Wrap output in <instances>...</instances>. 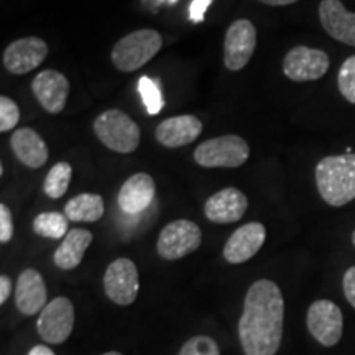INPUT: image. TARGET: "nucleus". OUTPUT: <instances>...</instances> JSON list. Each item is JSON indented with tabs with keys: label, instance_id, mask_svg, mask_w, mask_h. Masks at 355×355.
Returning <instances> with one entry per match:
<instances>
[{
	"label": "nucleus",
	"instance_id": "nucleus-1",
	"mask_svg": "<svg viewBox=\"0 0 355 355\" xmlns=\"http://www.w3.org/2000/svg\"><path fill=\"white\" fill-rule=\"evenodd\" d=\"M285 322V301L282 290L272 279H257L248 288L239 339L245 355H275L279 350Z\"/></svg>",
	"mask_w": 355,
	"mask_h": 355
},
{
	"label": "nucleus",
	"instance_id": "nucleus-2",
	"mask_svg": "<svg viewBox=\"0 0 355 355\" xmlns=\"http://www.w3.org/2000/svg\"><path fill=\"white\" fill-rule=\"evenodd\" d=\"M319 196L332 207L355 199V153L324 157L316 166Z\"/></svg>",
	"mask_w": 355,
	"mask_h": 355
},
{
	"label": "nucleus",
	"instance_id": "nucleus-3",
	"mask_svg": "<svg viewBox=\"0 0 355 355\" xmlns=\"http://www.w3.org/2000/svg\"><path fill=\"white\" fill-rule=\"evenodd\" d=\"M162 46L163 38L157 30L141 28L119 40L110 53V60L119 71L132 73L152 61Z\"/></svg>",
	"mask_w": 355,
	"mask_h": 355
},
{
	"label": "nucleus",
	"instance_id": "nucleus-4",
	"mask_svg": "<svg viewBox=\"0 0 355 355\" xmlns=\"http://www.w3.org/2000/svg\"><path fill=\"white\" fill-rule=\"evenodd\" d=\"M94 133L101 144L115 153H133L140 145V127L119 109L99 114L94 121Z\"/></svg>",
	"mask_w": 355,
	"mask_h": 355
},
{
	"label": "nucleus",
	"instance_id": "nucleus-5",
	"mask_svg": "<svg viewBox=\"0 0 355 355\" xmlns=\"http://www.w3.org/2000/svg\"><path fill=\"white\" fill-rule=\"evenodd\" d=\"M250 157V146L242 137L224 135L202 141L194 150V162L202 168H239Z\"/></svg>",
	"mask_w": 355,
	"mask_h": 355
},
{
	"label": "nucleus",
	"instance_id": "nucleus-6",
	"mask_svg": "<svg viewBox=\"0 0 355 355\" xmlns=\"http://www.w3.org/2000/svg\"><path fill=\"white\" fill-rule=\"evenodd\" d=\"M202 243L198 224L188 219H178L163 227L157 242V252L165 260H180L196 252Z\"/></svg>",
	"mask_w": 355,
	"mask_h": 355
},
{
	"label": "nucleus",
	"instance_id": "nucleus-7",
	"mask_svg": "<svg viewBox=\"0 0 355 355\" xmlns=\"http://www.w3.org/2000/svg\"><path fill=\"white\" fill-rule=\"evenodd\" d=\"M74 327V306L66 296H58L40 313L37 331L46 344H63Z\"/></svg>",
	"mask_w": 355,
	"mask_h": 355
},
{
	"label": "nucleus",
	"instance_id": "nucleus-8",
	"mask_svg": "<svg viewBox=\"0 0 355 355\" xmlns=\"http://www.w3.org/2000/svg\"><path fill=\"white\" fill-rule=\"evenodd\" d=\"M306 324L309 334L324 347H332L343 337V311L329 300H318L309 306Z\"/></svg>",
	"mask_w": 355,
	"mask_h": 355
},
{
	"label": "nucleus",
	"instance_id": "nucleus-9",
	"mask_svg": "<svg viewBox=\"0 0 355 355\" xmlns=\"http://www.w3.org/2000/svg\"><path fill=\"white\" fill-rule=\"evenodd\" d=\"M140 290V278L137 265L130 259L114 260L104 273V291L112 303L130 306Z\"/></svg>",
	"mask_w": 355,
	"mask_h": 355
},
{
	"label": "nucleus",
	"instance_id": "nucleus-10",
	"mask_svg": "<svg viewBox=\"0 0 355 355\" xmlns=\"http://www.w3.org/2000/svg\"><path fill=\"white\" fill-rule=\"evenodd\" d=\"M331 61L326 51L309 46H295L283 60V74L295 83L318 81L329 71Z\"/></svg>",
	"mask_w": 355,
	"mask_h": 355
},
{
	"label": "nucleus",
	"instance_id": "nucleus-11",
	"mask_svg": "<svg viewBox=\"0 0 355 355\" xmlns=\"http://www.w3.org/2000/svg\"><path fill=\"white\" fill-rule=\"evenodd\" d=\"M257 48V28L250 20H235L224 38V64L229 71H241L252 60Z\"/></svg>",
	"mask_w": 355,
	"mask_h": 355
},
{
	"label": "nucleus",
	"instance_id": "nucleus-12",
	"mask_svg": "<svg viewBox=\"0 0 355 355\" xmlns=\"http://www.w3.org/2000/svg\"><path fill=\"white\" fill-rule=\"evenodd\" d=\"M48 56V44L43 38L40 37H25L8 44L3 51L2 61L3 68L10 74H21L30 73L37 69L40 64L46 60Z\"/></svg>",
	"mask_w": 355,
	"mask_h": 355
},
{
	"label": "nucleus",
	"instance_id": "nucleus-13",
	"mask_svg": "<svg viewBox=\"0 0 355 355\" xmlns=\"http://www.w3.org/2000/svg\"><path fill=\"white\" fill-rule=\"evenodd\" d=\"M32 92L48 114H60L68 102L69 81L60 71L44 69L35 76Z\"/></svg>",
	"mask_w": 355,
	"mask_h": 355
},
{
	"label": "nucleus",
	"instance_id": "nucleus-14",
	"mask_svg": "<svg viewBox=\"0 0 355 355\" xmlns=\"http://www.w3.org/2000/svg\"><path fill=\"white\" fill-rule=\"evenodd\" d=\"M266 239V229L260 222H248L239 227L225 242L222 255L232 265L243 263L259 254Z\"/></svg>",
	"mask_w": 355,
	"mask_h": 355
},
{
	"label": "nucleus",
	"instance_id": "nucleus-15",
	"mask_svg": "<svg viewBox=\"0 0 355 355\" xmlns=\"http://www.w3.org/2000/svg\"><path fill=\"white\" fill-rule=\"evenodd\" d=\"M248 199L241 189L225 188L217 191L204 204V214L214 224H232L247 212Z\"/></svg>",
	"mask_w": 355,
	"mask_h": 355
},
{
	"label": "nucleus",
	"instance_id": "nucleus-16",
	"mask_svg": "<svg viewBox=\"0 0 355 355\" xmlns=\"http://www.w3.org/2000/svg\"><path fill=\"white\" fill-rule=\"evenodd\" d=\"M319 20L329 37L355 46V13L349 12L340 0H322L319 3Z\"/></svg>",
	"mask_w": 355,
	"mask_h": 355
},
{
	"label": "nucleus",
	"instance_id": "nucleus-17",
	"mask_svg": "<svg viewBox=\"0 0 355 355\" xmlns=\"http://www.w3.org/2000/svg\"><path fill=\"white\" fill-rule=\"evenodd\" d=\"M48 290L42 273L35 268H26L19 275L15 288L17 309L25 316L42 313L46 306Z\"/></svg>",
	"mask_w": 355,
	"mask_h": 355
},
{
	"label": "nucleus",
	"instance_id": "nucleus-18",
	"mask_svg": "<svg viewBox=\"0 0 355 355\" xmlns=\"http://www.w3.org/2000/svg\"><path fill=\"white\" fill-rule=\"evenodd\" d=\"M202 122L194 115H176L165 119L155 130V139L166 148H180L193 144L201 135Z\"/></svg>",
	"mask_w": 355,
	"mask_h": 355
},
{
	"label": "nucleus",
	"instance_id": "nucleus-19",
	"mask_svg": "<svg viewBox=\"0 0 355 355\" xmlns=\"http://www.w3.org/2000/svg\"><path fill=\"white\" fill-rule=\"evenodd\" d=\"M155 199V181L146 173H137L125 180L119 191V207L127 214H140Z\"/></svg>",
	"mask_w": 355,
	"mask_h": 355
},
{
	"label": "nucleus",
	"instance_id": "nucleus-20",
	"mask_svg": "<svg viewBox=\"0 0 355 355\" xmlns=\"http://www.w3.org/2000/svg\"><path fill=\"white\" fill-rule=\"evenodd\" d=\"M10 148L21 165L32 170H38L46 165L48 157H50L46 141L30 127H21L12 133Z\"/></svg>",
	"mask_w": 355,
	"mask_h": 355
},
{
	"label": "nucleus",
	"instance_id": "nucleus-21",
	"mask_svg": "<svg viewBox=\"0 0 355 355\" xmlns=\"http://www.w3.org/2000/svg\"><path fill=\"white\" fill-rule=\"evenodd\" d=\"M92 243V234L86 229H73L63 239L61 245L56 248L55 265L60 270L69 272V270L78 268L84 259V254Z\"/></svg>",
	"mask_w": 355,
	"mask_h": 355
},
{
	"label": "nucleus",
	"instance_id": "nucleus-22",
	"mask_svg": "<svg viewBox=\"0 0 355 355\" xmlns=\"http://www.w3.org/2000/svg\"><path fill=\"white\" fill-rule=\"evenodd\" d=\"M104 211V199L94 193L78 194L64 206V216L73 222H97Z\"/></svg>",
	"mask_w": 355,
	"mask_h": 355
},
{
	"label": "nucleus",
	"instance_id": "nucleus-23",
	"mask_svg": "<svg viewBox=\"0 0 355 355\" xmlns=\"http://www.w3.org/2000/svg\"><path fill=\"white\" fill-rule=\"evenodd\" d=\"M33 230L40 237L64 239L69 232V219L61 212H42L35 217Z\"/></svg>",
	"mask_w": 355,
	"mask_h": 355
},
{
	"label": "nucleus",
	"instance_id": "nucleus-24",
	"mask_svg": "<svg viewBox=\"0 0 355 355\" xmlns=\"http://www.w3.org/2000/svg\"><path fill=\"white\" fill-rule=\"evenodd\" d=\"M71 178H73V166L66 162L56 163L44 178L43 191L51 199L63 198L68 193Z\"/></svg>",
	"mask_w": 355,
	"mask_h": 355
},
{
	"label": "nucleus",
	"instance_id": "nucleus-25",
	"mask_svg": "<svg viewBox=\"0 0 355 355\" xmlns=\"http://www.w3.org/2000/svg\"><path fill=\"white\" fill-rule=\"evenodd\" d=\"M139 92L148 115H158L162 112L163 105H165V101H163L162 89H159V84L157 79H152L148 76L140 78Z\"/></svg>",
	"mask_w": 355,
	"mask_h": 355
},
{
	"label": "nucleus",
	"instance_id": "nucleus-26",
	"mask_svg": "<svg viewBox=\"0 0 355 355\" xmlns=\"http://www.w3.org/2000/svg\"><path fill=\"white\" fill-rule=\"evenodd\" d=\"M337 86L340 94L350 104H355V55L349 56L337 74Z\"/></svg>",
	"mask_w": 355,
	"mask_h": 355
},
{
	"label": "nucleus",
	"instance_id": "nucleus-27",
	"mask_svg": "<svg viewBox=\"0 0 355 355\" xmlns=\"http://www.w3.org/2000/svg\"><path fill=\"white\" fill-rule=\"evenodd\" d=\"M178 355H220V350L212 337L194 336L186 340Z\"/></svg>",
	"mask_w": 355,
	"mask_h": 355
},
{
	"label": "nucleus",
	"instance_id": "nucleus-28",
	"mask_svg": "<svg viewBox=\"0 0 355 355\" xmlns=\"http://www.w3.org/2000/svg\"><path fill=\"white\" fill-rule=\"evenodd\" d=\"M20 122V109L10 97H0V132H10Z\"/></svg>",
	"mask_w": 355,
	"mask_h": 355
},
{
	"label": "nucleus",
	"instance_id": "nucleus-29",
	"mask_svg": "<svg viewBox=\"0 0 355 355\" xmlns=\"http://www.w3.org/2000/svg\"><path fill=\"white\" fill-rule=\"evenodd\" d=\"M13 235V219L12 212L6 204H0V242H10Z\"/></svg>",
	"mask_w": 355,
	"mask_h": 355
},
{
	"label": "nucleus",
	"instance_id": "nucleus-30",
	"mask_svg": "<svg viewBox=\"0 0 355 355\" xmlns=\"http://www.w3.org/2000/svg\"><path fill=\"white\" fill-rule=\"evenodd\" d=\"M212 2L214 0H193L189 6V20L194 21V24H201Z\"/></svg>",
	"mask_w": 355,
	"mask_h": 355
},
{
	"label": "nucleus",
	"instance_id": "nucleus-31",
	"mask_svg": "<svg viewBox=\"0 0 355 355\" xmlns=\"http://www.w3.org/2000/svg\"><path fill=\"white\" fill-rule=\"evenodd\" d=\"M343 286H344L345 300L352 304V308H355V265L350 266L347 272H345Z\"/></svg>",
	"mask_w": 355,
	"mask_h": 355
},
{
	"label": "nucleus",
	"instance_id": "nucleus-32",
	"mask_svg": "<svg viewBox=\"0 0 355 355\" xmlns=\"http://www.w3.org/2000/svg\"><path fill=\"white\" fill-rule=\"evenodd\" d=\"M12 293V279L7 275L0 277V304H3L8 300Z\"/></svg>",
	"mask_w": 355,
	"mask_h": 355
},
{
	"label": "nucleus",
	"instance_id": "nucleus-33",
	"mask_svg": "<svg viewBox=\"0 0 355 355\" xmlns=\"http://www.w3.org/2000/svg\"><path fill=\"white\" fill-rule=\"evenodd\" d=\"M259 2L270 7H285V6H291V3H296L298 0H259Z\"/></svg>",
	"mask_w": 355,
	"mask_h": 355
},
{
	"label": "nucleus",
	"instance_id": "nucleus-34",
	"mask_svg": "<svg viewBox=\"0 0 355 355\" xmlns=\"http://www.w3.org/2000/svg\"><path fill=\"white\" fill-rule=\"evenodd\" d=\"M28 355H56L55 352L50 347H46V345H35V347L30 350Z\"/></svg>",
	"mask_w": 355,
	"mask_h": 355
},
{
	"label": "nucleus",
	"instance_id": "nucleus-35",
	"mask_svg": "<svg viewBox=\"0 0 355 355\" xmlns=\"http://www.w3.org/2000/svg\"><path fill=\"white\" fill-rule=\"evenodd\" d=\"M158 2H166V3H170V6H173V3H176L178 0H158Z\"/></svg>",
	"mask_w": 355,
	"mask_h": 355
},
{
	"label": "nucleus",
	"instance_id": "nucleus-36",
	"mask_svg": "<svg viewBox=\"0 0 355 355\" xmlns=\"http://www.w3.org/2000/svg\"><path fill=\"white\" fill-rule=\"evenodd\" d=\"M102 355H122L121 352H115V350H110V352H105V354H102Z\"/></svg>",
	"mask_w": 355,
	"mask_h": 355
},
{
	"label": "nucleus",
	"instance_id": "nucleus-37",
	"mask_svg": "<svg viewBox=\"0 0 355 355\" xmlns=\"http://www.w3.org/2000/svg\"><path fill=\"white\" fill-rule=\"evenodd\" d=\"M352 243H354V245H355V230H354V232H352Z\"/></svg>",
	"mask_w": 355,
	"mask_h": 355
}]
</instances>
